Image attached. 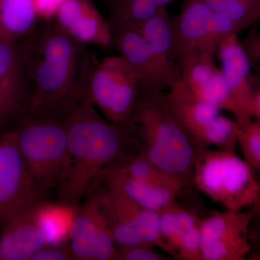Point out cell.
<instances>
[{
	"label": "cell",
	"mask_w": 260,
	"mask_h": 260,
	"mask_svg": "<svg viewBox=\"0 0 260 260\" xmlns=\"http://www.w3.org/2000/svg\"><path fill=\"white\" fill-rule=\"evenodd\" d=\"M185 2L180 14L172 20L174 52L179 65L194 54H216L221 42L215 26V13L200 0Z\"/></svg>",
	"instance_id": "cell-12"
},
{
	"label": "cell",
	"mask_w": 260,
	"mask_h": 260,
	"mask_svg": "<svg viewBox=\"0 0 260 260\" xmlns=\"http://www.w3.org/2000/svg\"><path fill=\"white\" fill-rule=\"evenodd\" d=\"M156 246L150 244L116 247L114 260H167L169 256L157 250Z\"/></svg>",
	"instance_id": "cell-28"
},
{
	"label": "cell",
	"mask_w": 260,
	"mask_h": 260,
	"mask_svg": "<svg viewBox=\"0 0 260 260\" xmlns=\"http://www.w3.org/2000/svg\"><path fill=\"white\" fill-rule=\"evenodd\" d=\"M238 145L242 149L244 160L251 169L260 171V123L257 120L239 125Z\"/></svg>",
	"instance_id": "cell-27"
},
{
	"label": "cell",
	"mask_w": 260,
	"mask_h": 260,
	"mask_svg": "<svg viewBox=\"0 0 260 260\" xmlns=\"http://www.w3.org/2000/svg\"><path fill=\"white\" fill-rule=\"evenodd\" d=\"M114 164L126 175L137 180L179 191L186 187L181 181L159 169L140 152L126 154Z\"/></svg>",
	"instance_id": "cell-23"
},
{
	"label": "cell",
	"mask_w": 260,
	"mask_h": 260,
	"mask_svg": "<svg viewBox=\"0 0 260 260\" xmlns=\"http://www.w3.org/2000/svg\"><path fill=\"white\" fill-rule=\"evenodd\" d=\"M256 120H257L260 123V119H256Z\"/></svg>",
	"instance_id": "cell-35"
},
{
	"label": "cell",
	"mask_w": 260,
	"mask_h": 260,
	"mask_svg": "<svg viewBox=\"0 0 260 260\" xmlns=\"http://www.w3.org/2000/svg\"><path fill=\"white\" fill-rule=\"evenodd\" d=\"M87 195L99 205L116 247L145 243L167 253L158 212L140 206L120 189L100 179L94 181Z\"/></svg>",
	"instance_id": "cell-6"
},
{
	"label": "cell",
	"mask_w": 260,
	"mask_h": 260,
	"mask_svg": "<svg viewBox=\"0 0 260 260\" xmlns=\"http://www.w3.org/2000/svg\"><path fill=\"white\" fill-rule=\"evenodd\" d=\"M126 125L137 152L186 186L190 185L195 160L202 147L173 114L165 91L140 88Z\"/></svg>",
	"instance_id": "cell-3"
},
{
	"label": "cell",
	"mask_w": 260,
	"mask_h": 260,
	"mask_svg": "<svg viewBox=\"0 0 260 260\" xmlns=\"http://www.w3.org/2000/svg\"><path fill=\"white\" fill-rule=\"evenodd\" d=\"M158 214L160 234L167 246V253L178 259L203 260L201 219L176 200Z\"/></svg>",
	"instance_id": "cell-16"
},
{
	"label": "cell",
	"mask_w": 260,
	"mask_h": 260,
	"mask_svg": "<svg viewBox=\"0 0 260 260\" xmlns=\"http://www.w3.org/2000/svg\"><path fill=\"white\" fill-rule=\"evenodd\" d=\"M78 207L58 203L52 205L43 202L41 209L43 226L49 244H63L69 239V232Z\"/></svg>",
	"instance_id": "cell-25"
},
{
	"label": "cell",
	"mask_w": 260,
	"mask_h": 260,
	"mask_svg": "<svg viewBox=\"0 0 260 260\" xmlns=\"http://www.w3.org/2000/svg\"><path fill=\"white\" fill-rule=\"evenodd\" d=\"M140 83L122 56L94 59L87 83V99L107 120L129 122L139 96Z\"/></svg>",
	"instance_id": "cell-7"
},
{
	"label": "cell",
	"mask_w": 260,
	"mask_h": 260,
	"mask_svg": "<svg viewBox=\"0 0 260 260\" xmlns=\"http://www.w3.org/2000/svg\"><path fill=\"white\" fill-rule=\"evenodd\" d=\"M191 183L213 201L232 211L252 208L260 198V183L250 166L235 151L208 147L200 149Z\"/></svg>",
	"instance_id": "cell-5"
},
{
	"label": "cell",
	"mask_w": 260,
	"mask_h": 260,
	"mask_svg": "<svg viewBox=\"0 0 260 260\" xmlns=\"http://www.w3.org/2000/svg\"><path fill=\"white\" fill-rule=\"evenodd\" d=\"M177 0H119L108 19L113 32L137 27L152 18L167 5Z\"/></svg>",
	"instance_id": "cell-24"
},
{
	"label": "cell",
	"mask_w": 260,
	"mask_h": 260,
	"mask_svg": "<svg viewBox=\"0 0 260 260\" xmlns=\"http://www.w3.org/2000/svg\"><path fill=\"white\" fill-rule=\"evenodd\" d=\"M249 114L251 119L252 118L260 119V88L256 90H253L249 102Z\"/></svg>",
	"instance_id": "cell-32"
},
{
	"label": "cell",
	"mask_w": 260,
	"mask_h": 260,
	"mask_svg": "<svg viewBox=\"0 0 260 260\" xmlns=\"http://www.w3.org/2000/svg\"><path fill=\"white\" fill-rule=\"evenodd\" d=\"M113 48L134 71L141 88L165 91L172 88V83L158 66L138 27L114 32Z\"/></svg>",
	"instance_id": "cell-19"
},
{
	"label": "cell",
	"mask_w": 260,
	"mask_h": 260,
	"mask_svg": "<svg viewBox=\"0 0 260 260\" xmlns=\"http://www.w3.org/2000/svg\"><path fill=\"white\" fill-rule=\"evenodd\" d=\"M44 195L29 174L15 131L0 135V231L18 214L44 201Z\"/></svg>",
	"instance_id": "cell-9"
},
{
	"label": "cell",
	"mask_w": 260,
	"mask_h": 260,
	"mask_svg": "<svg viewBox=\"0 0 260 260\" xmlns=\"http://www.w3.org/2000/svg\"><path fill=\"white\" fill-rule=\"evenodd\" d=\"M51 18L81 44L113 48L114 32L108 19L90 0H62Z\"/></svg>",
	"instance_id": "cell-15"
},
{
	"label": "cell",
	"mask_w": 260,
	"mask_h": 260,
	"mask_svg": "<svg viewBox=\"0 0 260 260\" xmlns=\"http://www.w3.org/2000/svg\"><path fill=\"white\" fill-rule=\"evenodd\" d=\"M30 85L16 44L0 42V135L14 131L30 109Z\"/></svg>",
	"instance_id": "cell-11"
},
{
	"label": "cell",
	"mask_w": 260,
	"mask_h": 260,
	"mask_svg": "<svg viewBox=\"0 0 260 260\" xmlns=\"http://www.w3.org/2000/svg\"><path fill=\"white\" fill-rule=\"evenodd\" d=\"M249 59L260 63V32L257 28H253L242 42Z\"/></svg>",
	"instance_id": "cell-30"
},
{
	"label": "cell",
	"mask_w": 260,
	"mask_h": 260,
	"mask_svg": "<svg viewBox=\"0 0 260 260\" xmlns=\"http://www.w3.org/2000/svg\"><path fill=\"white\" fill-rule=\"evenodd\" d=\"M43 202L18 214L0 231V260H30L49 245L41 217Z\"/></svg>",
	"instance_id": "cell-17"
},
{
	"label": "cell",
	"mask_w": 260,
	"mask_h": 260,
	"mask_svg": "<svg viewBox=\"0 0 260 260\" xmlns=\"http://www.w3.org/2000/svg\"><path fill=\"white\" fill-rule=\"evenodd\" d=\"M74 254L70 245L44 246L38 250L30 260H73Z\"/></svg>",
	"instance_id": "cell-29"
},
{
	"label": "cell",
	"mask_w": 260,
	"mask_h": 260,
	"mask_svg": "<svg viewBox=\"0 0 260 260\" xmlns=\"http://www.w3.org/2000/svg\"><path fill=\"white\" fill-rule=\"evenodd\" d=\"M30 85L28 114L66 119L87 99L95 56L51 19L18 42Z\"/></svg>",
	"instance_id": "cell-1"
},
{
	"label": "cell",
	"mask_w": 260,
	"mask_h": 260,
	"mask_svg": "<svg viewBox=\"0 0 260 260\" xmlns=\"http://www.w3.org/2000/svg\"><path fill=\"white\" fill-rule=\"evenodd\" d=\"M96 179L116 186L140 206L158 213L175 201L181 193L171 188L133 179L114 164L104 168Z\"/></svg>",
	"instance_id": "cell-21"
},
{
	"label": "cell",
	"mask_w": 260,
	"mask_h": 260,
	"mask_svg": "<svg viewBox=\"0 0 260 260\" xmlns=\"http://www.w3.org/2000/svg\"><path fill=\"white\" fill-rule=\"evenodd\" d=\"M106 2L112 5V8L119 1V0H105Z\"/></svg>",
	"instance_id": "cell-34"
},
{
	"label": "cell",
	"mask_w": 260,
	"mask_h": 260,
	"mask_svg": "<svg viewBox=\"0 0 260 260\" xmlns=\"http://www.w3.org/2000/svg\"><path fill=\"white\" fill-rule=\"evenodd\" d=\"M172 20L164 8L137 27L173 86L180 79V70L174 52Z\"/></svg>",
	"instance_id": "cell-20"
},
{
	"label": "cell",
	"mask_w": 260,
	"mask_h": 260,
	"mask_svg": "<svg viewBox=\"0 0 260 260\" xmlns=\"http://www.w3.org/2000/svg\"><path fill=\"white\" fill-rule=\"evenodd\" d=\"M65 119L28 114L14 130L29 174L44 194L50 189H58L69 170Z\"/></svg>",
	"instance_id": "cell-4"
},
{
	"label": "cell",
	"mask_w": 260,
	"mask_h": 260,
	"mask_svg": "<svg viewBox=\"0 0 260 260\" xmlns=\"http://www.w3.org/2000/svg\"><path fill=\"white\" fill-rule=\"evenodd\" d=\"M166 95L173 114L200 147L235 151L239 131L237 121L194 96L181 79L168 90Z\"/></svg>",
	"instance_id": "cell-8"
},
{
	"label": "cell",
	"mask_w": 260,
	"mask_h": 260,
	"mask_svg": "<svg viewBox=\"0 0 260 260\" xmlns=\"http://www.w3.org/2000/svg\"><path fill=\"white\" fill-rule=\"evenodd\" d=\"M251 250L249 254V259H260V220H252L249 232Z\"/></svg>",
	"instance_id": "cell-31"
},
{
	"label": "cell",
	"mask_w": 260,
	"mask_h": 260,
	"mask_svg": "<svg viewBox=\"0 0 260 260\" xmlns=\"http://www.w3.org/2000/svg\"><path fill=\"white\" fill-rule=\"evenodd\" d=\"M81 205L69 232L70 245L75 259L114 260L115 243L96 201L87 195Z\"/></svg>",
	"instance_id": "cell-13"
},
{
	"label": "cell",
	"mask_w": 260,
	"mask_h": 260,
	"mask_svg": "<svg viewBox=\"0 0 260 260\" xmlns=\"http://www.w3.org/2000/svg\"><path fill=\"white\" fill-rule=\"evenodd\" d=\"M215 54L200 53L185 58L179 64L180 79L191 93L220 111L232 113L237 121L239 113L224 79Z\"/></svg>",
	"instance_id": "cell-14"
},
{
	"label": "cell",
	"mask_w": 260,
	"mask_h": 260,
	"mask_svg": "<svg viewBox=\"0 0 260 260\" xmlns=\"http://www.w3.org/2000/svg\"><path fill=\"white\" fill-rule=\"evenodd\" d=\"M254 218L248 211L225 210L201 219L203 260H244L251 251L249 232Z\"/></svg>",
	"instance_id": "cell-10"
},
{
	"label": "cell",
	"mask_w": 260,
	"mask_h": 260,
	"mask_svg": "<svg viewBox=\"0 0 260 260\" xmlns=\"http://www.w3.org/2000/svg\"><path fill=\"white\" fill-rule=\"evenodd\" d=\"M42 0H0V42L16 44L35 28Z\"/></svg>",
	"instance_id": "cell-22"
},
{
	"label": "cell",
	"mask_w": 260,
	"mask_h": 260,
	"mask_svg": "<svg viewBox=\"0 0 260 260\" xmlns=\"http://www.w3.org/2000/svg\"><path fill=\"white\" fill-rule=\"evenodd\" d=\"M250 209L252 210L254 213V220H260V198L258 203H256L254 206L251 208Z\"/></svg>",
	"instance_id": "cell-33"
},
{
	"label": "cell",
	"mask_w": 260,
	"mask_h": 260,
	"mask_svg": "<svg viewBox=\"0 0 260 260\" xmlns=\"http://www.w3.org/2000/svg\"><path fill=\"white\" fill-rule=\"evenodd\" d=\"M214 13L245 28L260 21V0H200Z\"/></svg>",
	"instance_id": "cell-26"
},
{
	"label": "cell",
	"mask_w": 260,
	"mask_h": 260,
	"mask_svg": "<svg viewBox=\"0 0 260 260\" xmlns=\"http://www.w3.org/2000/svg\"><path fill=\"white\" fill-rule=\"evenodd\" d=\"M216 54L228 88L237 106V123L243 125L251 120L249 114L253 92L250 83V59L237 34L223 39L218 44Z\"/></svg>",
	"instance_id": "cell-18"
},
{
	"label": "cell",
	"mask_w": 260,
	"mask_h": 260,
	"mask_svg": "<svg viewBox=\"0 0 260 260\" xmlns=\"http://www.w3.org/2000/svg\"><path fill=\"white\" fill-rule=\"evenodd\" d=\"M70 164L58 188L59 203L79 206L101 172L135 152L127 125L107 120L88 99L65 119Z\"/></svg>",
	"instance_id": "cell-2"
}]
</instances>
